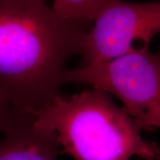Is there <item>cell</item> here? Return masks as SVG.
Here are the masks:
<instances>
[{"label": "cell", "instance_id": "8", "mask_svg": "<svg viewBox=\"0 0 160 160\" xmlns=\"http://www.w3.org/2000/svg\"><path fill=\"white\" fill-rule=\"evenodd\" d=\"M44 1H46V0H44Z\"/></svg>", "mask_w": 160, "mask_h": 160}, {"label": "cell", "instance_id": "4", "mask_svg": "<svg viewBox=\"0 0 160 160\" xmlns=\"http://www.w3.org/2000/svg\"><path fill=\"white\" fill-rule=\"evenodd\" d=\"M86 31L80 54L84 65L108 62L130 52L148 50L160 32V1L135 3L113 0L98 13Z\"/></svg>", "mask_w": 160, "mask_h": 160}, {"label": "cell", "instance_id": "6", "mask_svg": "<svg viewBox=\"0 0 160 160\" xmlns=\"http://www.w3.org/2000/svg\"><path fill=\"white\" fill-rule=\"evenodd\" d=\"M113 0H53L52 8L61 17L91 24L93 19Z\"/></svg>", "mask_w": 160, "mask_h": 160}, {"label": "cell", "instance_id": "3", "mask_svg": "<svg viewBox=\"0 0 160 160\" xmlns=\"http://www.w3.org/2000/svg\"><path fill=\"white\" fill-rule=\"evenodd\" d=\"M62 82L87 84L114 95L140 130L160 129V53L133 52L108 62L66 69Z\"/></svg>", "mask_w": 160, "mask_h": 160}, {"label": "cell", "instance_id": "5", "mask_svg": "<svg viewBox=\"0 0 160 160\" xmlns=\"http://www.w3.org/2000/svg\"><path fill=\"white\" fill-rule=\"evenodd\" d=\"M59 147L54 132L34 125V116L27 114L0 140V160H58Z\"/></svg>", "mask_w": 160, "mask_h": 160}, {"label": "cell", "instance_id": "2", "mask_svg": "<svg viewBox=\"0 0 160 160\" xmlns=\"http://www.w3.org/2000/svg\"><path fill=\"white\" fill-rule=\"evenodd\" d=\"M33 116L35 126L54 132L74 160H160V145L145 140L123 108L96 88L59 95Z\"/></svg>", "mask_w": 160, "mask_h": 160}, {"label": "cell", "instance_id": "7", "mask_svg": "<svg viewBox=\"0 0 160 160\" xmlns=\"http://www.w3.org/2000/svg\"><path fill=\"white\" fill-rule=\"evenodd\" d=\"M27 114L17 109L0 89V132L8 131Z\"/></svg>", "mask_w": 160, "mask_h": 160}, {"label": "cell", "instance_id": "1", "mask_svg": "<svg viewBox=\"0 0 160 160\" xmlns=\"http://www.w3.org/2000/svg\"><path fill=\"white\" fill-rule=\"evenodd\" d=\"M90 24L61 17L44 0H0V89L34 115L58 97Z\"/></svg>", "mask_w": 160, "mask_h": 160}]
</instances>
